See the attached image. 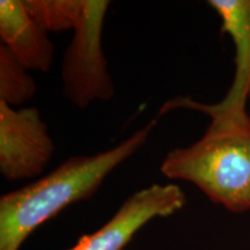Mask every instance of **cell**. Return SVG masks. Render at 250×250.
Here are the masks:
<instances>
[{"mask_svg":"<svg viewBox=\"0 0 250 250\" xmlns=\"http://www.w3.org/2000/svg\"><path fill=\"white\" fill-rule=\"evenodd\" d=\"M110 1L83 0V11L62 64L65 98L78 108L96 101H108L115 86L102 49V31Z\"/></svg>","mask_w":250,"mask_h":250,"instance_id":"obj_3","label":"cell"},{"mask_svg":"<svg viewBox=\"0 0 250 250\" xmlns=\"http://www.w3.org/2000/svg\"><path fill=\"white\" fill-rule=\"evenodd\" d=\"M35 79L5 45L0 44V101L17 108L36 93Z\"/></svg>","mask_w":250,"mask_h":250,"instance_id":"obj_8","label":"cell"},{"mask_svg":"<svg viewBox=\"0 0 250 250\" xmlns=\"http://www.w3.org/2000/svg\"><path fill=\"white\" fill-rule=\"evenodd\" d=\"M203 111L211 123L199 140L165 156L161 173L170 180L195 184L211 201L234 213L250 210V116L246 109H221L187 98L161 108Z\"/></svg>","mask_w":250,"mask_h":250,"instance_id":"obj_1","label":"cell"},{"mask_svg":"<svg viewBox=\"0 0 250 250\" xmlns=\"http://www.w3.org/2000/svg\"><path fill=\"white\" fill-rule=\"evenodd\" d=\"M54 154V140L39 109L0 101V174L6 181L39 176Z\"/></svg>","mask_w":250,"mask_h":250,"instance_id":"obj_4","label":"cell"},{"mask_svg":"<svg viewBox=\"0 0 250 250\" xmlns=\"http://www.w3.org/2000/svg\"><path fill=\"white\" fill-rule=\"evenodd\" d=\"M186 203V193L177 184H152L132 193L101 228L81 236L67 250H123L148 221L173 215Z\"/></svg>","mask_w":250,"mask_h":250,"instance_id":"obj_5","label":"cell"},{"mask_svg":"<svg viewBox=\"0 0 250 250\" xmlns=\"http://www.w3.org/2000/svg\"><path fill=\"white\" fill-rule=\"evenodd\" d=\"M48 31L29 14L22 0L0 1V44L29 71L48 72L55 57V45Z\"/></svg>","mask_w":250,"mask_h":250,"instance_id":"obj_6","label":"cell"},{"mask_svg":"<svg viewBox=\"0 0 250 250\" xmlns=\"http://www.w3.org/2000/svg\"><path fill=\"white\" fill-rule=\"evenodd\" d=\"M248 100H249V102H250V90H249V95H248Z\"/></svg>","mask_w":250,"mask_h":250,"instance_id":"obj_10","label":"cell"},{"mask_svg":"<svg viewBox=\"0 0 250 250\" xmlns=\"http://www.w3.org/2000/svg\"><path fill=\"white\" fill-rule=\"evenodd\" d=\"M221 20V31L232 37L235 46V74L226 96L212 104L221 109H246L250 90V0H210Z\"/></svg>","mask_w":250,"mask_h":250,"instance_id":"obj_7","label":"cell"},{"mask_svg":"<svg viewBox=\"0 0 250 250\" xmlns=\"http://www.w3.org/2000/svg\"><path fill=\"white\" fill-rule=\"evenodd\" d=\"M155 121L117 146L67 159L45 176L0 198V250H19L37 227L73 203L89 198L118 166L147 142Z\"/></svg>","mask_w":250,"mask_h":250,"instance_id":"obj_2","label":"cell"},{"mask_svg":"<svg viewBox=\"0 0 250 250\" xmlns=\"http://www.w3.org/2000/svg\"><path fill=\"white\" fill-rule=\"evenodd\" d=\"M29 14L48 33L73 30L83 0H22Z\"/></svg>","mask_w":250,"mask_h":250,"instance_id":"obj_9","label":"cell"}]
</instances>
